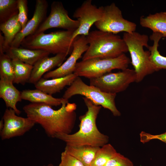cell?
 Wrapping results in <instances>:
<instances>
[{
    "label": "cell",
    "instance_id": "cell-21",
    "mask_svg": "<svg viewBox=\"0 0 166 166\" xmlns=\"http://www.w3.org/2000/svg\"><path fill=\"white\" fill-rule=\"evenodd\" d=\"M140 22L142 26L150 29L153 33H160L163 37H166V11L150 14L145 17L142 16Z\"/></svg>",
    "mask_w": 166,
    "mask_h": 166
},
{
    "label": "cell",
    "instance_id": "cell-8",
    "mask_svg": "<svg viewBox=\"0 0 166 166\" xmlns=\"http://www.w3.org/2000/svg\"><path fill=\"white\" fill-rule=\"evenodd\" d=\"M99 30L116 34L121 32L132 33L135 31V23L124 19L121 10L114 3L103 6L100 19L95 23Z\"/></svg>",
    "mask_w": 166,
    "mask_h": 166
},
{
    "label": "cell",
    "instance_id": "cell-11",
    "mask_svg": "<svg viewBox=\"0 0 166 166\" xmlns=\"http://www.w3.org/2000/svg\"><path fill=\"white\" fill-rule=\"evenodd\" d=\"M103 9V6L97 7L92 4L91 0H86L76 9L73 16L77 19L79 25L73 32L71 41L72 43L77 37L88 35L91 27L101 18Z\"/></svg>",
    "mask_w": 166,
    "mask_h": 166
},
{
    "label": "cell",
    "instance_id": "cell-17",
    "mask_svg": "<svg viewBox=\"0 0 166 166\" xmlns=\"http://www.w3.org/2000/svg\"><path fill=\"white\" fill-rule=\"evenodd\" d=\"M77 77L73 73L64 77L50 79L42 77L34 85L36 89L52 95L60 92L66 86H70Z\"/></svg>",
    "mask_w": 166,
    "mask_h": 166
},
{
    "label": "cell",
    "instance_id": "cell-27",
    "mask_svg": "<svg viewBox=\"0 0 166 166\" xmlns=\"http://www.w3.org/2000/svg\"><path fill=\"white\" fill-rule=\"evenodd\" d=\"M18 0H0V24L18 14Z\"/></svg>",
    "mask_w": 166,
    "mask_h": 166
},
{
    "label": "cell",
    "instance_id": "cell-20",
    "mask_svg": "<svg viewBox=\"0 0 166 166\" xmlns=\"http://www.w3.org/2000/svg\"><path fill=\"white\" fill-rule=\"evenodd\" d=\"M100 148L88 145H66L64 151L77 159L86 166H90Z\"/></svg>",
    "mask_w": 166,
    "mask_h": 166
},
{
    "label": "cell",
    "instance_id": "cell-22",
    "mask_svg": "<svg viewBox=\"0 0 166 166\" xmlns=\"http://www.w3.org/2000/svg\"><path fill=\"white\" fill-rule=\"evenodd\" d=\"M163 37L162 35L158 33H153L150 36V39L153 42L152 46H149L148 49L150 52L149 59L155 71L161 69H166V57L160 54L158 50L159 42Z\"/></svg>",
    "mask_w": 166,
    "mask_h": 166
},
{
    "label": "cell",
    "instance_id": "cell-2",
    "mask_svg": "<svg viewBox=\"0 0 166 166\" xmlns=\"http://www.w3.org/2000/svg\"><path fill=\"white\" fill-rule=\"evenodd\" d=\"M83 99L87 110L79 117L78 131L72 134L59 133L55 138L63 141L66 145L101 147L108 144L109 140V136L101 133L97 126L96 120L101 106L95 105L85 97Z\"/></svg>",
    "mask_w": 166,
    "mask_h": 166
},
{
    "label": "cell",
    "instance_id": "cell-25",
    "mask_svg": "<svg viewBox=\"0 0 166 166\" xmlns=\"http://www.w3.org/2000/svg\"><path fill=\"white\" fill-rule=\"evenodd\" d=\"M14 71L12 59L0 45V78L13 82Z\"/></svg>",
    "mask_w": 166,
    "mask_h": 166
},
{
    "label": "cell",
    "instance_id": "cell-10",
    "mask_svg": "<svg viewBox=\"0 0 166 166\" xmlns=\"http://www.w3.org/2000/svg\"><path fill=\"white\" fill-rule=\"evenodd\" d=\"M79 25V22L77 20L72 19L69 17L68 11L61 2L54 1L51 4L49 16L34 34L44 32L47 30L55 28L74 31Z\"/></svg>",
    "mask_w": 166,
    "mask_h": 166
},
{
    "label": "cell",
    "instance_id": "cell-23",
    "mask_svg": "<svg viewBox=\"0 0 166 166\" xmlns=\"http://www.w3.org/2000/svg\"><path fill=\"white\" fill-rule=\"evenodd\" d=\"M0 30L4 36L2 39L3 48L10 46L16 35L22 30L16 15L6 22L0 24Z\"/></svg>",
    "mask_w": 166,
    "mask_h": 166
},
{
    "label": "cell",
    "instance_id": "cell-13",
    "mask_svg": "<svg viewBox=\"0 0 166 166\" xmlns=\"http://www.w3.org/2000/svg\"><path fill=\"white\" fill-rule=\"evenodd\" d=\"M73 49L69 57L61 65L56 69L45 74L43 77L46 79L59 78L74 73L77 61L87 50L89 45L86 37H77L73 43Z\"/></svg>",
    "mask_w": 166,
    "mask_h": 166
},
{
    "label": "cell",
    "instance_id": "cell-32",
    "mask_svg": "<svg viewBox=\"0 0 166 166\" xmlns=\"http://www.w3.org/2000/svg\"><path fill=\"white\" fill-rule=\"evenodd\" d=\"M4 126V121L2 118L0 121V131L3 129Z\"/></svg>",
    "mask_w": 166,
    "mask_h": 166
},
{
    "label": "cell",
    "instance_id": "cell-31",
    "mask_svg": "<svg viewBox=\"0 0 166 166\" xmlns=\"http://www.w3.org/2000/svg\"><path fill=\"white\" fill-rule=\"evenodd\" d=\"M140 141L144 144L154 140H159L166 143V132L159 135H153L142 131L140 134Z\"/></svg>",
    "mask_w": 166,
    "mask_h": 166
},
{
    "label": "cell",
    "instance_id": "cell-14",
    "mask_svg": "<svg viewBox=\"0 0 166 166\" xmlns=\"http://www.w3.org/2000/svg\"><path fill=\"white\" fill-rule=\"evenodd\" d=\"M48 4L45 0H37L35 10L32 18L25 27L16 36L10 46L18 48L26 37L34 34L46 18Z\"/></svg>",
    "mask_w": 166,
    "mask_h": 166
},
{
    "label": "cell",
    "instance_id": "cell-15",
    "mask_svg": "<svg viewBox=\"0 0 166 166\" xmlns=\"http://www.w3.org/2000/svg\"><path fill=\"white\" fill-rule=\"evenodd\" d=\"M67 56L65 54H59L52 57H45L39 60L33 66L28 82L35 85L46 73L56 67L61 66Z\"/></svg>",
    "mask_w": 166,
    "mask_h": 166
},
{
    "label": "cell",
    "instance_id": "cell-9",
    "mask_svg": "<svg viewBox=\"0 0 166 166\" xmlns=\"http://www.w3.org/2000/svg\"><path fill=\"white\" fill-rule=\"evenodd\" d=\"M134 69L127 68L116 73H109L89 79L90 85L107 93H115L125 90L130 84L136 81Z\"/></svg>",
    "mask_w": 166,
    "mask_h": 166
},
{
    "label": "cell",
    "instance_id": "cell-26",
    "mask_svg": "<svg viewBox=\"0 0 166 166\" xmlns=\"http://www.w3.org/2000/svg\"><path fill=\"white\" fill-rule=\"evenodd\" d=\"M117 152L111 144H105L97 151L90 166H104Z\"/></svg>",
    "mask_w": 166,
    "mask_h": 166
},
{
    "label": "cell",
    "instance_id": "cell-5",
    "mask_svg": "<svg viewBox=\"0 0 166 166\" xmlns=\"http://www.w3.org/2000/svg\"><path fill=\"white\" fill-rule=\"evenodd\" d=\"M123 39L125 42L131 57V63L136 75V82L141 81L147 75L155 72L149 57L150 52L145 51L144 47L148 48L149 38L146 34L134 32L125 33Z\"/></svg>",
    "mask_w": 166,
    "mask_h": 166
},
{
    "label": "cell",
    "instance_id": "cell-28",
    "mask_svg": "<svg viewBox=\"0 0 166 166\" xmlns=\"http://www.w3.org/2000/svg\"><path fill=\"white\" fill-rule=\"evenodd\" d=\"M27 4V0H18V19L22 30L25 27L28 21Z\"/></svg>",
    "mask_w": 166,
    "mask_h": 166
},
{
    "label": "cell",
    "instance_id": "cell-18",
    "mask_svg": "<svg viewBox=\"0 0 166 166\" xmlns=\"http://www.w3.org/2000/svg\"><path fill=\"white\" fill-rule=\"evenodd\" d=\"M13 83L3 79L0 80V97L4 101L7 108L14 110L16 114L21 112L17 107V103L22 100L21 92L14 85Z\"/></svg>",
    "mask_w": 166,
    "mask_h": 166
},
{
    "label": "cell",
    "instance_id": "cell-16",
    "mask_svg": "<svg viewBox=\"0 0 166 166\" xmlns=\"http://www.w3.org/2000/svg\"><path fill=\"white\" fill-rule=\"evenodd\" d=\"M0 43L4 52L11 59H16L33 66L39 60L48 56L50 54L49 53L41 50L12 47L10 46L3 48L1 41Z\"/></svg>",
    "mask_w": 166,
    "mask_h": 166
},
{
    "label": "cell",
    "instance_id": "cell-1",
    "mask_svg": "<svg viewBox=\"0 0 166 166\" xmlns=\"http://www.w3.org/2000/svg\"><path fill=\"white\" fill-rule=\"evenodd\" d=\"M76 108L75 104L68 101L63 102L57 110L44 103H30L23 107L27 117L39 124L47 136L52 138L59 133L72 132L76 119Z\"/></svg>",
    "mask_w": 166,
    "mask_h": 166
},
{
    "label": "cell",
    "instance_id": "cell-30",
    "mask_svg": "<svg viewBox=\"0 0 166 166\" xmlns=\"http://www.w3.org/2000/svg\"><path fill=\"white\" fill-rule=\"evenodd\" d=\"M59 166H86L81 162L64 151L61 154Z\"/></svg>",
    "mask_w": 166,
    "mask_h": 166
},
{
    "label": "cell",
    "instance_id": "cell-3",
    "mask_svg": "<svg viewBox=\"0 0 166 166\" xmlns=\"http://www.w3.org/2000/svg\"><path fill=\"white\" fill-rule=\"evenodd\" d=\"M86 37L89 47L82 60L115 58L128 52L123 38L116 34L98 30L89 32Z\"/></svg>",
    "mask_w": 166,
    "mask_h": 166
},
{
    "label": "cell",
    "instance_id": "cell-29",
    "mask_svg": "<svg viewBox=\"0 0 166 166\" xmlns=\"http://www.w3.org/2000/svg\"><path fill=\"white\" fill-rule=\"evenodd\" d=\"M104 166H134L133 162L128 158L117 152Z\"/></svg>",
    "mask_w": 166,
    "mask_h": 166
},
{
    "label": "cell",
    "instance_id": "cell-19",
    "mask_svg": "<svg viewBox=\"0 0 166 166\" xmlns=\"http://www.w3.org/2000/svg\"><path fill=\"white\" fill-rule=\"evenodd\" d=\"M21 97L22 100L29 101L31 103H44L52 107L61 105L63 102L68 101L63 97H54L37 89L23 90L21 92Z\"/></svg>",
    "mask_w": 166,
    "mask_h": 166
},
{
    "label": "cell",
    "instance_id": "cell-33",
    "mask_svg": "<svg viewBox=\"0 0 166 166\" xmlns=\"http://www.w3.org/2000/svg\"><path fill=\"white\" fill-rule=\"evenodd\" d=\"M43 166H54L51 163L47 165H44Z\"/></svg>",
    "mask_w": 166,
    "mask_h": 166
},
{
    "label": "cell",
    "instance_id": "cell-4",
    "mask_svg": "<svg viewBox=\"0 0 166 166\" xmlns=\"http://www.w3.org/2000/svg\"><path fill=\"white\" fill-rule=\"evenodd\" d=\"M74 31L59 30L48 34H34L26 37L22 42V47L41 50L50 54H65L72 51V39Z\"/></svg>",
    "mask_w": 166,
    "mask_h": 166
},
{
    "label": "cell",
    "instance_id": "cell-12",
    "mask_svg": "<svg viewBox=\"0 0 166 166\" xmlns=\"http://www.w3.org/2000/svg\"><path fill=\"white\" fill-rule=\"evenodd\" d=\"M17 115L15 111L11 108L6 109L2 117L4 126L0 131L2 140L23 136L35 124V123L28 117Z\"/></svg>",
    "mask_w": 166,
    "mask_h": 166
},
{
    "label": "cell",
    "instance_id": "cell-7",
    "mask_svg": "<svg viewBox=\"0 0 166 166\" xmlns=\"http://www.w3.org/2000/svg\"><path fill=\"white\" fill-rule=\"evenodd\" d=\"M125 53L113 58H94L77 62L74 73L89 79L101 77L113 69L127 68L131 62Z\"/></svg>",
    "mask_w": 166,
    "mask_h": 166
},
{
    "label": "cell",
    "instance_id": "cell-6",
    "mask_svg": "<svg viewBox=\"0 0 166 166\" xmlns=\"http://www.w3.org/2000/svg\"><path fill=\"white\" fill-rule=\"evenodd\" d=\"M77 95L84 96L95 105L109 110L114 116L121 115L116 105V94L105 92L95 86L87 85L79 77H77L67 89L62 97L68 100Z\"/></svg>",
    "mask_w": 166,
    "mask_h": 166
},
{
    "label": "cell",
    "instance_id": "cell-24",
    "mask_svg": "<svg viewBox=\"0 0 166 166\" xmlns=\"http://www.w3.org/2000/svg\"><path fill=\"white\" fill-rule=\"evenodd\" d=\"M12 59L14 71L13 83L24 85L28 82L33 66L16 59Z\"/></svg>",
    "mask_w": 166,
    "mask_h": 166
}]
</instances>
